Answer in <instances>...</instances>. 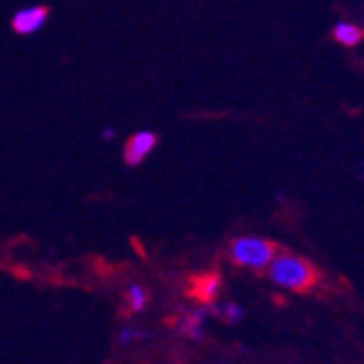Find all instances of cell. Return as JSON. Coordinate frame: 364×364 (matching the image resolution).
Returning a JSON list of instances; mask_svg holds the SVG:
<instances>
[{
  "mask_svg": "<svg viewBox=\"0 0 364 364\" xmlns=\"http://www.w3.org/2000/svg\"><path fill=\"white\" fill-rule=\"evenodd\" d=\"M278 247L262 235H238L229 245V260L245 271H264Z\"/></svg>",
  "mask_w": 364,
  "mask_h": 364,
  "instance_id": "cell-2",
  "label": "cell"
},
{
  "mask_svg": "<svg viewBox=\"0 0 364 364\" xmlns=\"http://www.w3.org/2000/svg\"><path fill=\"white\" fill-rule=\"evenodd\" d=\"M209 322H211V311L205 304L180 309V314L173 320V333L187 342H200L207 336Z\"/></svg>",
  "mask_w": 364,
  "mask_h": 364,
  "instance_id": "cell-3",
  "label": "cell"
},
{
  "mask_svg": "<svg viewBox=\"0 0 364 364\" xmlns=\"http://www.w3.org/2000/svg\"><path fill=\"white\" fill-rule=\"evenodd\" d=\"M151 302V291L142 282H129L122 289V306L124 314L129 316H142L149 309Z\"/></svg>",
  "mask_w": 364,
  "mask_h": 364,
  "instance_id": "cell-7",
  "label": "cell"
},
{
  "mask_svg": "<svg viewBox=\"0 0 364 364\" xmlns=\"http://www.w3.org/2000/svg\"><path fill=\"white\" fill-rule=\"evenodd\" d=\"M209 311H211V318H218L220 322L229 324V326H235L240 324L247 316L245 306L235 300H215L213 304H209Z\"/></svg>",
  "mask_w": 364,
  "mask_h": 364,
  "instance_id": "cell-8",
  "label": "cell"
},
{
  "mask_svg": "<svg viewBox=\"0 0 364 364\" xmlns=\"http://www.w3.org/2000/svg\"><path fill=\"white\" fill-rule=\"evenodd\" d=\"M264 273L273 287L291 291V294H306L320 280L318 269L306 258L291 251H278L264 269Z\"/></svg>",
  "mask_w": 364,
  "mask_h": 364,
  "instance_id": "cell-1",
  "label": "cell"
},
{
  "mask_svg": "<svg viewBox=\"0 0 364 364\" xmlns=\"http://www.w3.org/2000/svg\"><path fill=\"white\" fill-rule=\"evenodd\" d=\"M47 18H49V11L41 5H29V7H23L18 9L11 18V27L16 33L21 36H31L36 31H41L45 25H47Z\"/></svg>",
  "mask_w": 364,
  "mask_h": 364,
  "instance_id": "cell-6",
  "label": "cell"
},
{
  "mask_svg": "<svg viewBox=\"0 0 364 364\" xmlns=\"http://www.w3.org/2000/svg\"><path fill=\"white\" fill-rule=\"evenodd\" d=\"M333 38H336L340 45H344V47H355L358 43H362L364 33H362V29H360L358 25H353V23H338V25L333 27Z\"/></svg>",
  "mask_w": 364,
  "mask_h": 364,
  "instance_id": "cell-10",
  "label": "cell"
},
{
  "mask_svg": "<svg viewBox=\"0 0 364 364\" xmlns=\"http://www.w3.org/2000/svg\"><path fill=\"white\" fill-rule=\"evenodd\" d=\"M225 291V280L218 271H207V273H200L196 276L189 284V298L196 300V304H213L215 300H220Z\"/></svg>",
  "mask_w": 364,
  "mask_h": 364,
  "instance_id": "cell-4",
  "label": "cell"
},
{
  "mask_svg": "<svg viewBox=\"0 0 364 364\" xmlns=\"http://www.w3.org/2000/svg\"><path fill=\"white\" fill-rule=\"evenodd\" d=\"M100 136H102L105 140H109V138H114V136H116V132H114V129H102Z\"/></svg>",
  "mask_w": 364,
  "mask_h": 364,
  "instance_id": "cell-11",
  "label": "cell"
},
{
  "mask_svg": "<svg viewBox=\"0 0 364 364\" xmlns=\"http://www.w3.org/2000/svg\"><path fill=\"white\" fill-rule=\"evenodd\" d=\"M158 144V136L149 129H140L136 132L129 140L124 144V151H122V158H124V165L127 167H138L142 165L144 160L151 156V151L156 149Z\"/></svg>",
  "mask_w": 364,
  "mask_h": 364,
  "instance_id": "cell-5",
  "label": "cell"
},
{
  "mask_svg": "<svg viewBox=\"0 0 364 364\" xmlns=\"http://www.w3.org/2000/svg\"><path fill=\"white\" fill-rule=\"evenodd\" d=\"M151 340V331L147 326H140V324H134V322H127L122 324L118 333H116V344L120 349H136L138 344Z\"/></svg>",
  "mask_w": 364,
  "mask_h": 364,
  "instance_id": "cell-9",
  "label": "cell"
}]
</instances>
